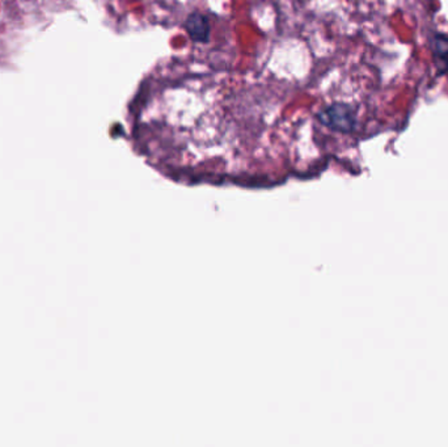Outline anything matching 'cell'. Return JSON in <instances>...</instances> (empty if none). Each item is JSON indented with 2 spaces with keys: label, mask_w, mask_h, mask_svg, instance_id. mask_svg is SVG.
I'll list each match as a JSON object with an SVG mask.
<instances>
[{
  "label": "cell",
  "mask_w": 448,
  "mask_h": 447,
  "mask_svg": "<svg viewBox=\"0 0 448 447\" xmlns=\"http://www.w3.org/2000/svg\"><path fill=\"white\" fill-rule=\"evenodd\" d=\"M318 119L321 125L342 134H350L357 128L355 110L348 104L330 105L318 113Z\"/></svg>",
  "instance_id": "obj_1"
},
{
  "label": "cell",
  "mask_w": 448,
  "mask_h": 447,
  "mask_svg": "<svg viewBox=\"0 0 448 447\" xmlns=\"http://www.w3.org/2000/svg\"><path fill=\"white\" fill-rule=\"evenodd\" d=\"M184 28L193 42H198V44L209 42L211 25L208 16H205L203 13L191 12L184 22Z\"/></svg>",
  "instance_id": "obj_2"
},
{
  "label": "cell",
  "mask_w": 448,
  "mask_h": 447,
  "mask_svg": "<svg viewBox=\"0 0 448 447\" xmlns=\"http://www.w3.org/2000/svg\"><path fill=\"white\" fill-rule=\"evenodd\" d=\"M433 51L434 57L438 58L439 66H444V70L448 69V37L443 34H437L433 40Z\"/></svg>",
  "instance_id": "obj_3"
}]
</instances>
